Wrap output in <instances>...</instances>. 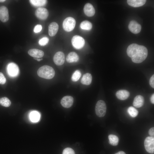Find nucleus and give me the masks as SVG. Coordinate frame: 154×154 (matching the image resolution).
I'll list each match as a JSON object with an SVG mask.
<instances>
[{
    "instance_id": "obj_29",
    "label": "nucleus",
    "mask_w": 154,
    "mask_h": 154,
    "mask_svg": "<svg viewBox=\"0 0 154 154\" xmlns=\"http://www.w3.org/2000/svg\"><path fill=\"white\" fill-rule=\"evenodd\" d=\"M62 154H75L74 151L72 148L67 147L64 149Z\"/></svg>"
},
{
    "instance_id": "obj_23",
    "label": "nucleus",
    "mask_w": 154,
    "mask_h": 154,
    "mask_svg": "<svg viewBox=\"0 0 154 154\" xmlns=\"http://www.w3.org/2000/svg\"><path fill=\"white\" fill-rule=\"evenodd\" d=\"M109 143L113 146H116L118 144L119 139L116 135L110 134L108 136Z\"/></svg>"
},
{
    "instance_id": "obj_18",
    "label": "nucleus",
    "mask_w": 154,
    "mask_h": 154,
    "mask_svg": "<svg viewBox=\"0 0 154 154\" xmlns=\"http://www.w3.org/2000/svg\"><path fill=\"white\" fill-rule=\"evenodd\" d=\"M145 0H128L127 3L130 6L133 7H138L143 5L146 3Z\"/></svg>"
},
{
    "instance_id": "obj_26",
    "label": "nucleus",
    "mask_w": 154,
    "mask_h": 154,
    "mask_svg": "<svg viewBox=\"0 0 154 154\" xmlns=\"http://www.w3.org/2000/svg\"><path fill=\"white\" fill-rule=\"evenodd\" d=\"M127 112L129 115L132 117H135L137 116L138 114V111L134 108L130 106L128 108Z\"/></svg>"
},
{
    "instance_id": "obj_35",
    "label": "nucleus",
    "mask_w": 154,
    "mask_h": 154,
    "mask_svg": "<svg viewBox=\"0 0 154 154\" xmlns=\"http://www.w3.org/2000/svg\"><path fill=\"white\" fill-rule=\"evenodd\" d=\"M115 154H126V153L124 151H121L116 153Z\"/></svg>"
},
{
    "instance_id": "obj_8",
    "label": "nucleus",
    "mask_w": 154,
    "mask_h": 154,
    "mask_svg": "<svg viewBox=\"0 0 154 154\" xmlns=\"http://www.w3.org/2000/svg\"><path fill=\"white\" fill-rule=\"evenodd\" d=\"M49 14L48 10L45 8L39 7L37 8L35 12V15L36 17L41 20L46 19Z\"/></svg>"
},
{
    "instance_id": "obj_15",
    "label": "nucleus",
    "mask_w": 154,
    "mask_h": 154,
    "mask_svg": "<svg viewBox=\"0 0 154 154\" xmlns=\"http://www.w3.org/2000/svg\"><path fill=\"white\" fill-rule=\"evenodd\" d=\"M58 25L55 22H52L49 25L48 27V34L50 37L55 36L58 29Z\"/></svg>"
},
{
    "instance_id": "obj_24",
    "label": "nucleus",
    "mask_w": 154,
    "mask_h": 154,
    "mask_svg": "<svg viewBox=\"0 0 154 154\" xmlns=\"http://www.w3.org/2000/svg\"><path fill=\"white\" fill-rule=\"evenodd\" d=\"M92 23L88 21L85 20L81 23L80 25V28L84 30H90L92 27Z\"/></svg>"
},
{
    "instance_id": "obj_21",
    "label": "nucleus",
    "mask_w": 154,
    "mask_h": 154,
    "mask_svg": "<svg viewBox=\"0 0 154 154\" xmlns=\"http://www.w3.org/2000/svg\"><path fill=\"white\" fill-rule=\"evenodd\" d=\"M29 118L31 121L36 122L38 121L40 118V114L37 111H32L30 114Z\"/></svg>"
},
{
    "instance_id": "obj_11",
    "label": "nucleus",
    "mask_w": 154,
    "mask_h": 154,
    "mask_svg": "<svg viewBox=\"0 0 154 154\" xmlns=\"http://www.w3.org/2000/svg\"><path fill=\"white\" fill-rule=\"evenodd\" d=\"M9 19V15L7 8L5 6L0 7V20L3 22L7 21Z\"/></svg>"
},
{
    "instance_id": "obj_16",
    "label": "nucleus",
    "mask_w": 154,
    "mask_h": 154,
    "mask_svg": "<svg viewBox=\"0 0 154 154\" xmlns=\"http://www.w3.org/2000/svg\"><path fill=\"white\" fill-rule=\"evenodd\" d=\"M129 96V92L126 90H119L117 91L116 93L117 97L121 100H124L127 99Z\"/></svg>"
},
{
    "instance_id": "obj_9",
    "label": "nucleus",
    "mask_w": 154,
    "mask_h": 154,
    "mask_svg": "<svg viewBox=\"0 0 154 154\" xmlns=\"http://www.w3.org/2000/svg\"><path fill=\"white\" fill-rule=\"evenodd\" d=\"M128 27L129 31L132 33L135 34L139 33L141 29L140 25L134 20H132L130 21Z\"/></svg>"
},
{
    "instance_id": "obj_36",
    "label": "nucleus",
    "mask_w": 154,
    "mask_h": 154,
    "mask_svg": "<svg viewBox=\"0 0 154 154\" xmlns=\"http://www.w3.org/2000/svg\"><path fill=\"white\" fill-rule=\"evenodd\" d=\"M34 59L38 61H40L41 60H42V58H34Z\"/></svg>"
},
{
    "instance_id": "obj_27",
    "label": "nucleus",
    "mask_w": 154,
    "mask_h": 154,
    "mask_svg": "<svg viewBox=\"0 0 154 154\" xmlns=\"http://www.w3.org/2000/svg\"><path fill=\"white\" fill-rule=\"evenodd\" d=\"M81 76L80 72L79 70H76L72 75V80L73 82H76L79 80Z\"/></svg>"
},
{
    "instance_id": "obj_31",
    "label": "nucleus",
    "mask_w": 154,
    "mask_h": 154,
    "mask_svg": "<svg viewBox=\"0 0 154 154\" xmlns=\"http://www.w3.org/2000/svg\"><path fill=\"white\" fill-rule=\"evenodd\" d=\"M42 27L40 25H37L34 28L33 31L35 33H38L40 32L42 30Z\"/></svg>"
},
{
    "instance_id": "obj_4",
    "label": "nucleus",
    "mask_w": 154,
    "mask_h": 154,
    "mask_svg": "<svg viewBox=\"0 0 154 154\" xmlns=\"http://www.w3.org/2000/svg\"><path fill=\"white\" fill-rule=\"evenodd\" d=\"M76 23V21L74 18L68 17L64 20L62 24L63 28L65 31L70 32L74 29Z\"/></svg>"
},
{
    "instance_id": "obj_17",
    "label": "nucleus",
    "mask_w": 154,
    "mask_h": 154,
    "mask_svg": "<svg viewBox=\"0 0 154 154\" xmlns=\"http://www.w3.org/2000/svg\"><path fill=\"white\" fill-rule=\"evenodd\" d=\"M144 98L140 95L137 96L134 98L133 105L135 107L139 108L142 107L144 104Z\"/></svg>"
},
{
    "instance_id": "obj_7",
    "label": "nucleus",
    "mask_w": 154,
    "mask_h": 154,
    "mask_svg": "<svg viewBox=\"0 0 154 154\" xmlns=\"http://www.w3.org/2000/svg\"><path fill=\"white\" fill-rule=\"evenodd\" d=\"M7 70L9 75L12 77L17 76L19 73L18 66L13 62H11L8 64Z\"/></svg>"
},
{
    "instance_id": "obj_37",
    "label": "nucleus",
    "mask_w": 154,
    "mask_h": 154,
    "mask_svg": "<svg viewBox=\"0 0 154 154\" xmlns=\"http://www.w3.org/2000/svg\"><path fill=\"white\" fill-rule=\"evenodd\" d=\"M5 1V0H0V2H3Z\"/></svg>"
},
{
    "instance_id": "obj_25",
    "label": "nucleus",
    "mask_w": 154,
    "mask_h": 154,
    "mask_svg": "<svg viewBox=\"0 0 154 154\" xmlns=\"http://www.w3.org/2000/svg\"><path fill=\"white\" fill-rule=\"evenodd\" d=\"M11 104V101L8 98L4 97L0 98V104L5 107H9Z\"/></svg>"
},
{
    "instance_id": "obj_14",
    "label": "nucleus",
    "mask_w": 154,
    "mask_h": 154,
    "mask_svg": "<svg viewBox=\"0 0 154 154\" xmlns=\"http://www.w3.org/2000/svg\"><path fill=\"white\" fill-rule=\"evenodd\" d=\"M28 53L31 56L36 58H41L44 55L43 51L36 48L30 49L28 51Z\"/></svg>"
},
{
    "instance_id": "obj_2",
    "label": "nucleus",
    "mask_w": 154,
    "mask_h": 154,
    "mask_svg": "<svg viewBox=\"0 0 154 154\" xmlns=\"http://www.w3.org/2000/svg\"><path fill=\"white\" fill-rule=\"evenodd\" d=\"M37 73L40 77L47 79L52 78L55 74L54 69L48 65H44L40 67L38 70Z\"/></svg>"
},
{
    "instance_id": "obj_32",
    "label": "nucleus",
    "mask_w": 154,
    "mask_h": 154,
    "mask_svg": "<svg viewBox=\"0 0 154 154\" xmlns=\"http://www.w3.org/2000/svg\"><path fill=\"white\" fill-rule=\"evenodd\" d=\"M149 84L151 86L154 88V75H153L149 80Z\"/></svg>"
},
{
    "instance_id": "obj_30",
    "label": "nucleus",
    "mask_w": 154,
    "mask_h": 154,
    "mask_svg": "<svg viewBox=\"0 0 154 154\" xmlns=\"http://www.w3.org/2000/svg\"><path fill=\"white\" fill-rule=\"evenodd\" d=\"M6 82V79L3 74L0 72V84H4Z\"/></svg>"
},
{
    "instance_id": "obj_10",
    "label": "nucleus",
    "mask_w": 154,
    "mask_h": 154,
    "mask_svg": "<svg viewBox=\"0 0 154 154\" xmlns=\"http://www.w3.org/2000/svg\"><path fill=\"white\" fill-rule=\"evenodd\" d=\"M53 61L57 65H62L65 61V56L62 52L58 51L56 53L53 57Z\"/></svg>"
},
{
    "instance_id": "obj_28",
    "label": "nucleus",
    "mask_w": 154,
    "mask_h": 154,
    "mask_svg": "<svg viewBox=\"0 0 154 154\" xmlns=\"http://www.w3.org/2000/svg\"><path fill=\"white\" fill-rule=\"evenodd\" d=\"M49 40V39L48 38L44 37L39 40L38 43L41 46H44L48 43Z\"/></svg>"
},
{
    "instance_id": "obj_34",
    "label": "nucleus",
    "mask_w": 154,
    "mask_h": 154,
    "mask_svg": "<svg viewBox=\"0 0 154 154\" xmlns=\"http://www.w3.org/2000/svg\"><path fill=\"white\" fill-rule=\"evenodd\" d=\"M150 101L151 103L153 104H154V94H153L151 96L150 98Z\"/></svg>"
},
{
    "instance_id": "obj_20",
    "label": "nucleus",
    "mask_w": 154,
    "mask_h": 154,
    "mask_svg": "<svg viewBox=\"0 0 154 154\" xmlns=\"http://www.w3.org/2000/svg\"><path fill=\"white\" fill-rule=\"evenodd\" d=\"M92 77L91 74L89 73L84 74L81 80V82L84 85H89L92 82Z\"/></svg>"
},
{
    "instance_id": "obj_6",
    "label": "nucleus",
    "mask_w": 154,
    "mask_h": 154,
    "mask_svg": "<svg viewBox=\"0 0 154 154\" xmlns=\"http://www.w3.org/2000/svg\"><path fill=\"white\" fill-rule=\"evenodd\" d=\"M144 145L145 149L148 153L153 154L154 153V138L148 137L145 139Z\"/></svg>"
},
{
    "instance_id": "obj_5",
    "label": "nucleus",
    "mask_w": 154,
    "mask_h": 154,
    "mask_svg": "<svg viewBox=\"0 0 154 154\" xmlns=\"http://www.w3.org/2000/svg\"><path fill=\"white\" fill-rule=\"evenodd\" d=\"M72 45L77 49H80L84 46L85 44L84 39L81 37L76 35L74 36L71 40Z\"/></svg>"
},
{
    "instance_id": "obj_22",
    "label": "nucleus",
    "mask_w": 154,
    "mask_h": 154,
    "mask_svg": "<svg viewBox=\"0 0 154 154\" xmlns=\"http://www.w3.org/2000/svg\"><path fill=\"white\" fill-rule=\"evenodd\" d=\"M29 1L33 6L36 7L43 6L45 5L47 1L45 0H30Z\"/></svg>"
},
{
    "instance_id": "obj_13",
    "label": "nucleus",
    "mask_w": 154,
    "mask_h": 154,
    "mask_svg": "<svg viewBox=\"0 0 154 154\" xmlns=\"http://www.w3.org/2000/svg\"><path fill=\"white\" fill-rule=\"evenodd\" d=\"M84 11L87 16L92 17L95 13V9L93 6L90 3H86L84 8Z\"/></svg>"
},
{
    "instance_id": "obj_1",
    "label": "nucleus",
    "mask_w": 154,
    "mask_h": 154,
    "mask_svg": "<svg viewBox=\"0 0 154 154\" xmlns=\"http://www.w3.org/2000/svg\"><path fill=\"white\" fill-rule=\"evenodd\" d=\"M127 53L133 62L139 63L145 59L147 56L148 50L143 46L133 43L128 47Z\"/></svg>"
},
{
    "instance_id": "obj_3",
    "label": "nucleus",
    "mask_w": 154,
    "mask_h": 154,
    "mask_svg": "<svg viewBox=\"0 0 154 154\" xmlns=\"http://www.w3.org/2000/svg\"><path fill=\"white\" fill-rule=\"evenodd\" d=\"M95 110L96 114L98 117L104 116L106 111V106L105 102L102 100L98 101L96 105Z\"/></svg>"
},
{
    "instance_id": "obj_33",
    "label": "nucleus",
    "mask_w": 154,
    "mask_h": 154,
    "mask_svg": "<svg viewBox=\"0 0 154 154\" xmlns=\"http://www.w3.org/2000/svg\"><path fill=\"white\" fill-rule=\"evenodd\" d=\"M149 134L151 137H154V128L152 127L151 128L149 131Z\"/></svg>"
},
{
    "instance_id": "obj_12",
    "label": "nucleus",
    "mask_w": 154,
    "mask_h": 154,
    "mask_svg": "<svg viewBox=\"0 0 154 154\" xmlns=\"http://www.w3.org/2000/svg\"><path fill=\"white\" fill-rule=\"evenodd\" d=\"M73 102V98L72 97L70 96H66L62 99L60 103L63 107L68 108L72 106Z\"/></svg>"
},
{
    "instance_id": "obj_19",
    "label": "nucleus",
    "mask_w": 154,
    "mask_h": 154,
    "mask_svg": "<svg viewBox=\"0 0 154 154\" xmlns=\"http://www.w3.org/2000/svg\"><path fill=\"white\" fill-rule=\"evenodd\" d=\"M79 59V57L76 53L74 52L69 53L66 57V60L69 63L77 62Z\"/></svg>"
}]
</instances>
